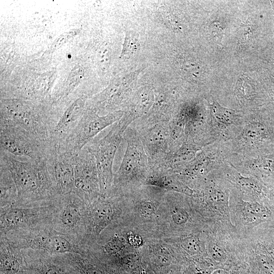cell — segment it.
<instances>
[{
  "instance_id": "1",
  "label": "cell",
  "mask_w": 274,
  "mask_h": 274,
  "mask_svg": "<svg viewBox=\"0 0 274 274\" xmlns=\"http://www.w3.org/2000/svg\"><path fill=\"white\" fill-rule=\"evenodd\" d=\"M1 161L9 170L17 191V199L31 201L56 194L50 177L46 159L21 161L1 150Z\"/></svg>"
},
{
  "instance_id": "2",
  "label": "cell",
  "mask_w": 274,
  "mask_h": 274,
  "mask_svg": "<svg viewBox=\"0 0 274 274\" xmlns=\"http://www.w3.org/2000/svg\"><path fill=\"white\" fill-rule=\"evenodd\" d=\"M196 186L197 190L193 194L195 210L209 227L237 233L230 213L231 185L215 170Z\"/></svg>"
},
{
  "instance_id": "3",
  "label": "cell",
  "mask_w": 274,
  "mask_h": 274,
  "mask_svg": "<svg viewBox=\"0 0 274 274\" xmlns=\"http://www.w3.org/2000/svg\"><path fill=\"white\" fill-rule=\"evenodd\" d=\"M228 142L231 156L250 158L273 152V111L268 113H245L241 131Z\"/></svg>"
},
{
  "instance_id": "4",
  "label": "cell",
  "mask_w": 274,
  "mask_h": 274,
  "mask_svg": "<svg viewBox=\"0 0 274 274\" xmlns=\"http://www.w3.org/2000/svg\"><path fill=\"white\" fill-rule=\"evenodd\" d=\"M1 122L16 125L51 146L52 132L55 125L54 114L18 102H7Z\"/></svg>"
},
{
  "instance_id": "5",
  "label": "cell",
  "mask_w": 274,
  "mask_h": 274,
  "mask_svg": "<svg viewBox=\"0 0 274 274\" xmlns=\"http://www.w3.org/2000/svg\"><path fill=\"white\" fill-rule=\"evenodd\" d=\"M229 207L231 222L239 237H246L261 225L274 223V201L245 200L232 187Z\"/></svg>"
},
{
  "instance_id": "6",
  "label": "cell",
  "mask_w": 274,
  "mask_h": 274,
  "mask_svg": "<svg viewBox=\"0 0 274 274\" xmlns=\"http://www.w3.org/2000/svg\"><path fill=\"white\" fill-rule=\"evenodd\" d=\"M1 150L28 159L47 158L52 147L16 125L1 122Z\"/></svg>"
},
{
  "instance_id": "7",
  "label": "cell",
  "mask_w": 274,
  "mask_h": 274,
  "mask_svg": "<svg viewBox=\"0 0 274 274\" xmlns=\"http://www.w3.org/2000/svg\"><path fill=\"white\" fill-rule=\"evenodd\" d=\"M206 233L208 254L219 267L246 260L241 238L237 233L216 228H210Z\"/></svg>"
},
{
  "instance_id": "8",
  "label": "cell",
  "mask_w": 274,
  "mask_h": 274,
  "mask_svg": "<svg viewBox=\"0 0 274 274\" xmlns=\"http://www.w3.org/2000/svg\"><path fill=\"white\" fill-rule=\"evenodd\" d=\"M216 172L244 199L261 202L274 201V189L256 177L241 174L230 163L225 161Z\"/></svg>"
},
{
  "instance_id": "9",
  "label": "cell",
  "mask_w": 274,
  "mask_h": 274,
  "mask_svg": "<svg viewBox=\"0 0 274 274\" xmlns=\"http://www.w3.org/2000/svg\"><path fill=\"white\" fill-rule=\"evenodd\" d=\"M117 118V114L99 117L91 113L84 114L82 118L56 150L73 155L77 154L90 140Z\"/></svg>"
},
{
  "instance_id": "10",
  "label": "cell",
  "mask_w": 274,
  "mask_h": 274,
  "mask_svg": "<svg viewBox=\"0 0 274 274\" xmlns=\"http://www.w3.org/2000/svg\"><path fill=\"white\" fill-rule=\"evenodd\" d=\"M211 131L216 141H230L241 130L245 116L242 111L222 107L213 98L209 102Z\"/></svg>"
},
{
  "instance_id": "11",
  "label": "cell",
  "mask_w": 274,
  "mask_h": 274,
  "mask_svg": "<svg viewBox=\"0 0 274 274\" xmlns=\"http://www.w3.org/2000/svg\"><path fill=\"white\" fill-rule=\"evenodd\" d=\"M75 155L53 148L47 157L48 172L56 194L64 195L75 190Z\"/></svg>"
},
{
  "instance_id": "12",
  "label": "cell",
  "mask_w": 274,
  "mask_h": 274,
  "mask_svg": "<svg viewBox=\"0 0 274 274\" xmlns=\"http://www.w3.org/2000/svg\"><path fill=\"white\" fill-rule=\"evenodd\" d=\"M75 190L80 197L92 195L96 192L98 172L94 156L85 147L75 156Z\"/></svg>"
},
{
  "instance_id": "13",
  "label": "cell",
  "mask_w": 274,
  "mask_h": 274,
  "mask_svg": "<svg viewBox=\"0 0 274 274\" xmlns=\"http://www.w3.org/2000/svg\"><path fill=\"white\" fill-rule=\"evenodd\" d=\"M226 161L241 174L256 177L274 189V152L250 158L231 156Z\"/></svg>"
},
{
  "instance_id": "14",
  "label": "cell",
  "mask_w": 274,
  "mask_h": 274,
  "mask_svg": "<svg viewBox=\"0 0 274 274\" xmlns=\"http://www.w3.org/2000/svg\"><path fill=\"white\" fill-rule=\"evenodd\" d=\"M119 137L116 130H112L93 149L89 148L94 156L102 189L108 187L110 183L113 162L119 142Z\"/></svg>"
},
{
  "instance_id": "15",
  "label": "cell",
  "mask_w": 274,
  "mask_h": 274,
  "mask_svg": "<svg viewBox=\"0 0 274 274\" xmlns=\"http://www.w3.org/2000/svg\"><path fill=\"white\" fill-rule=\"evenodd\" d=\"M237 105L244 110L255 111L264 102L262 93L253 81L243 76L238 80L234 91Z\"/></svg>"
},
{
  "instance_id": "16",
  "label": "cell",
  "mask_w": 274,
  "mask_h": 274,
  "mask_svg": "<svg viewBox=\"0 0 274 274\" xmlns=\"http://www.w3.org/2000/svg\"><path fill=\"white\" fill-rule=\"evenodd\" d=\"M207 233L201 232L183 236L179 241V245L184 253L193 256H209L206 247Z\"/></svg>"
},
{
  "instance_id": "17",
  "label": "cell",
  "mask_w": 274,
  "mask_h": 274,
  "mask_svg": "<svg viewBox=\"0 0 274 274\" xmlns=\"http://www.w3.org/2000/svg\"><path fill=\"white\" fill-rule=\"evenodd\" d=\"M246 237L256 242L274 261V223L261 225Z\"/></svg>"
},
{
  "instance_id": "18",
  "label": "cell",
  "mask_w": 274,
  "mask_h": 274,
  "mask_svg": "<svg viewBox=\"0 0 274 274\" xmlns=\"http://www.w3.org/2000/svg\"><path fill=\"white\" fill-rule=\"evenodd\" d=\"M67 201L60 216L62 223L67 227H74L77 225L81 219L80 208L76 203L79 195L74 191L64 195Z\"/></svg>"
},
{
  "instance_id": "19",
  "label": "cell",
  "mask_w": 274,
  "mask_h": 274,
  "mask_svg": "<svg viewBox=\"0 0 274 274\" xmlns=\"http://www.w3.org/2000/svg\"><path fill=\"white\" fill-rule=\"evenodd\" d=\"M36 241L35 245L38 247L44 248L54 253H67L71 252L72 249L70 242L61 236L38 237Z\"/></svg>"
},
{
  "instance_id": "20",
  "label": "cell",
  "mask_w": 274,
  "mask_h": 274,
  "mask_svg": "<svg viewBox=\"0 0 274 274\" xmlns=\"http://www.w3.org/2000/svg\"><path fill=\"white\" fill-rule=\"evenodd\" d=\"M25 215L22 209L9 208L1 215V227L6 230L18 226L24 221Z\"/></svg>"
},
{
  "instance_id": "21",
  "label": "cell",
  "mask_w": 274,
  "mask_h": 274,
  "mask_svg": "<svg viewBox=\"0 0 274 274\" xmlns=\"http://www.w3.org/2000/svg\"><path fill=\"white\" fill-rule=\"evenodd\" d=\"M114 211L109 204H101L93 211L92 217L96 225L100 227L110 222L113 218Z\"/></svg>"
},
{
  "instance_id": "22",
  "label": "cell",
  "mask_w": 274,
  "mask_h": 274,
  "mask_svg": "<svg viewBox=\"0 0 274 274\" xmlns=\"http://www.w3.org/2000/svg\"><path fill=\"white\" fill-rule=\"evenodd\" d=\"M140 48L139 35L134 31H127L125 33L121 56L130 57L135 55L139 51Z\"/></svg>"
},
{
  "instance_id": "23",
  "label": "cell",
  "mask_w": 274,
  "mask_h": 274,
  "mask_svg": "<svg viewBox=\"0 0 274 274\" xmlns=\"http://www.w3.org/2000/svg\"><path fill=\"white\" fill-rule=\"evenodd\" d=\"M181 66L182 70L193 78H198L202 73L200 65L193 60H184Z\"/></svg>"
},
{
  "instance_id": "24",
  "label": "cell",
  "mask_w": 274,
  "mask_h": 274,
  "mask_svg": "<svg viewBox=\"0 0 274 274\" xmlns=\"http://www.w3.org/2000/svg\"><path fill=\"white\" fill-rule=\"evenodd\" d=\"M1 267L5 271L14 273L18 271L20 264L13 255L6 254L1 257Z\"/></svg>"
},
{
  "instance_id": "25",
  "label": "cell",
  "mask_w": 274,
  "mask_h": 274,
  "mask_svg": "<svg viewBox=\"0 0 274 274\" xmlns=\"http://www.w3.org/2000/svg\"><path fill=\"white\" fill-rule=\"evenodd\" d=\"M124 246V240L121 237L114 236L104 246V249L109 254L119 253Z\"/></svg>"
},
{
  "instance_id": "26",
  "label": "cell",
  "mask_w": 274,
  "mask_h": 274,
  "mask_svg": "<svg viewBox=\"0 0 274 274\" xmlns=\"http://www.w3.org/2000/svg\"><path fill=\"white\" fill-rule=\"evenodd\" d=\"M163 19L167 27L174 31L178 32L181 30L180 25L175 16L167 10L162 12Z\"/></svg>"
},
{
  "instance_id": "27",
  "label": "cell",
  "mask_w": 274,
  "mask_h": 274,
  "mask_svg": "<svg viewBox=\"0 0 274 274\" xmlns=\"http://www.w3.org/2000/svg\"><path fill=\"white\" fill-rule=\"evenodd\" d=\"M155 259L161 265H168L172 261V257L169 252L163 248H160L155 253Z\"/></svg>"
},
{
  "instance_id": "28",
  "label": "cell",
  "mask_w": 274,
  "mask_h": 274,
  "mask_svg": "<svg viewBox=\"0 0 274 274\" xmlns=\"http://www.w3.org/2000/svg\"><path fill=\"white\" fill-rule=\"evenodd\" d=\"M140 214L144 217H149L155 213V207L153 203L147 201L142 202L139 208Z\"/></svg>"
},
{
  "instance_id": "29",
  "label": "cell",
  "mask_w": 274,
  "mask_h": 274,
  "mask_svg": "<svg viewBox=\"0 0 274 274\" xmlns=\"http://www.w3.org/2000/svg\"><path fill=\"white\" fill-rule=\"evenodd\" d=\"M129 243L133 247H138L141 246L143 241L140 235L131 233L128 236Z\"/></svg>"
},
{
  "instance_id": "30",
  "label": "cell",
  "mask_w": 274,
  "mask_h": 274,
  "mask_svg": "<svg viewBox=\"0 0 274 274\" xmlns=\"http://www.w3.org/2000/svg\"><path fill=\"white\" fill-rule=\"evenodd\" d=\"M84 274H106L101 270L95 267H89L83 271Z\"/></svg>"
},
{
  "instance_id": "31",
  "label": "cell",
  "mask_w": 274,
  "mask_h": 274,
  "mask_svg": "<svg viewBox=\"0 0 274 274\" xmlns=\"http://www.w3.org/2000/svg\"><path fill=\"white\" fill-rule=\"evenodd\" d=\"M43 274H63V272L59 268L50 266L46 269Z\"/></svg>"
},
{
  "instance_id": "32",
  "label": "cell",
  "mask_w": 274,
  "mask_h": 274,
  "mask_svg": "<svg viewBox=\"0 0 274 274\" xmlns=\"http://www.w3.org/2000/svg\"><path fill=\"white\" fill-rule=\"evenodd\" d=\"M211 274H231V269L224 267L217 268L214 270Z\"/></svg>"
},
{
  "instance_id": "33",
  "label": "cell",
  "mask_w": 274,
  "mask_h": 274,
  "mask_svg": "<svg viewBox=\"0 0 274 274\" xmlns=\"http://www.w3.org/2000/svg\"><path fill=\"white\" fill-rule=\"evenodd\" d=\"M271 79H272V80H270V81L271 82V89L272 93L274 94V76H272Z\"/></svg>"
},
{
  "instance_id": "34",
  "label": "cell",
  "mask_w": 274,
  "mask_h": 274,
  "mask_svg": "<svg viewBox=\"0 0 274 274\" xmlns=\"http://www.w3.org/2000/svg\"><path fill=\"white\" fill-rule=\"evenodd\" d=\"M272 105H273V108H274V95L272 97ZM273 112H274V110H273Z\"/></svg>"
},
{
  "instance_id": "35",
  "label": "cell",
  "mask_w": 274,
  "mask_h": 274,
  "mask_svg": "<svg viewBox=\"0 0 274 274\" xmlns=\"http://www.w3.org/2000/svg\"><path fill=\"white\" fill-rule=\"evenodd\" d=\"M271 2L272 5V7H273V10H274V3H273V2H272V1H271Z\"/></svg>"
}]
</instances>
